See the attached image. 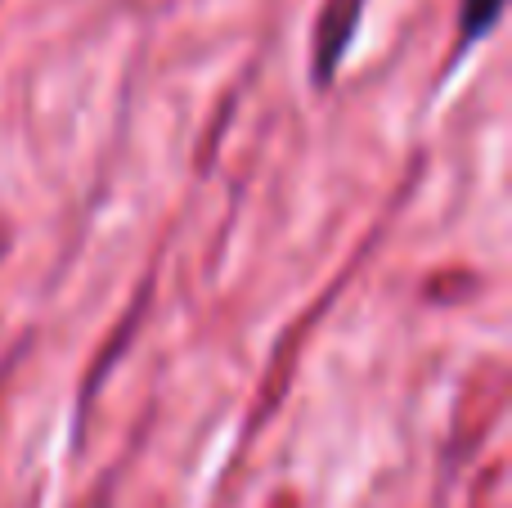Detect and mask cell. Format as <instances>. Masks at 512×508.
<instances>
[{
  "label": "cell",
  "instance_id": "6da1fadb",
  "mask_svg": "<svg viewBox=\"0 0 512 508\" xmlns=\"http://www.w3.org/2000/svg\"><path fill=\"white\" fill-rule=\"evenodd\" d=\"M360 14H364V0H328L324 18L315 27V77L319 81L333 77L337 63L346 59L355 32H360Z\"/></svg>",
  "mask_w": 512,
  "mask_h": 508
},
{
  "label": "cell",
  "instance_id": "7a4b0ae2",
  "mask_svg": "<svg viewBox=\"0 0 512 508\" xmlns=\"http://www.w3.org/2000/svg\"><path fill=\"white\" fill-rule=\"evenodd\" d=\"M499 18H504V0H459V50L486 41Z\"/></svg>",
  "mask_w": 512,
  "mask_h": 508
}]
</instances>
